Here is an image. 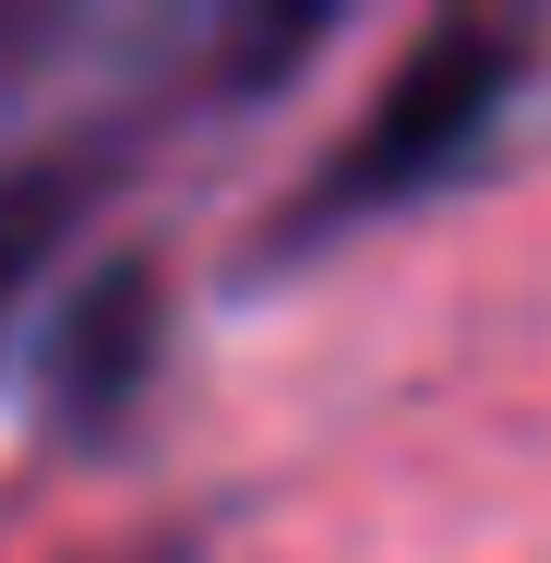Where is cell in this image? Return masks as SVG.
Instances as JSON below:
<instances>
[{
	"instance_id": "cell-3",
	"label": "cell",
	"mask_w": 551,
	"mask_h": 563,
	"mask_svg": "<svg viewBox=\"0 0 551 563\" xmlns=\"http://www.w3.org/2000/svg\"><path fill=\"white\" fill-rule=\"evenodd\" d=\"M97 180H109L97 144H36V156L0 168V336H12V312L36 300V276L73 252V228L97 217Z\"/></svg>"
},
{
	"instance_id": "cell-5",
	"label": "cell",
	"mask_w": 551,
	"mask_h": 563,
	"mask_svg": "<svg viewBox=\"0 0 551 563\" xmlns=\"http://www.w3.org/2000/svg\"><path fill=\"white\" fill-rule=\"evenodd\" d=\"M97 563H180V552H97Z\"/></svg>"
},
{
	"instance_id": "cell-2",
	"label": "cell",
	"mask_w": 551,
	"mask_h": 563,
	"mask_svg": "<svg viewBox=\"0 0 551 563\" xmlns=\"http://www.w3.org/2000/svg\"><path fill=\"white\" fill-rule=\"evenodd\" d=\"M156 360H168V288H156L144 252H120L85 288H60V312L36 324V408H48V432H60V444L132 432Z\"/></svg>"
},
{
	"instance_id": "cell-4",
	"label": "cell",
	"mask_w": 551,
	"mask_h": 563,
	"mask_svg": "<svg viewBox=\"0 0 551 563\" xmlns=\"http://www.w3.org/2000/svg\"><path fill=\"white\" fill-rule=\"evenodd\" d=\"M97 48H132V36L97 24V12H60V0H0V144L48 109Z\"/></svg>"
},
{
	"instance_id": "cell-1",
	"label": "cell",
	"mask_w": 551,
	"mask_h": 563,
	"mask_svg": "<svg viewBox=\"0 0 551 563\" xmlns=\"http://www.w3.org/2000/svg\"><path fill=\"white\" fill-rule=\"evenodd\" d=\"M528 73H540V24L528 12H443V24H420L396 48V73L372 85V109L348 120L300 168V192L264 217V264H312V252L360 240V228L432 205L443 180H467L492 156V132L516 120Z\"/></svg>"
}]
</instances>
